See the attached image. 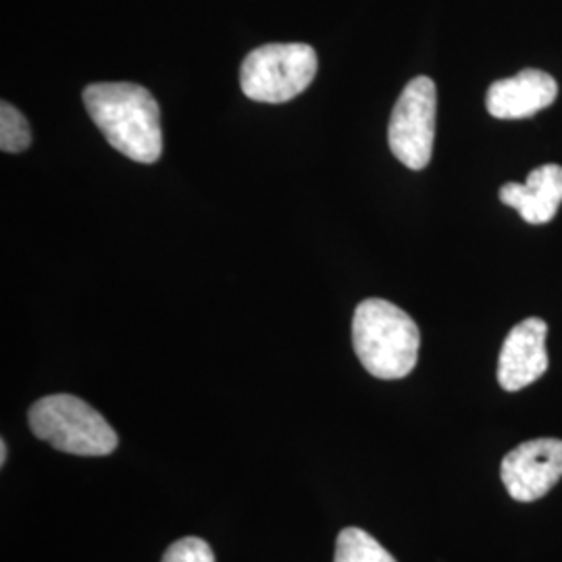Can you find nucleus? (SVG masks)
I'll use <instances>...</instances> for the list:
<instances>
[{"label":"nucleus","instance_id":"1","mask_svg":"<svg viewBox=\"0 0 562 562\" xmlns=\"http://www.w3.org/2000/svg\"><path fill=\"white\" fill-rule=\"evenodd\" d=\"M83 104L106 142L136 162H157L162 155L161 109L155 97L136 83H92Z\"/></svg>","mask_w":562,"mask_h":562},{"label":"nucleus","instance_id":"2","mask_svg":"<svg viewBox=\"0 0 562 562\" xmlns=\"http://www.w3.org/2000/svg\"><path fill=\"white\" fill-rule=\"evenodd\" d=\"M352 344L362 367L373 378L402 380L417 364L422 334L417 323L396 304L369 299L355 311Z\"/></svg>","mask_w":562,"mask_h":562},{"label":"nucleus","instance_id":"3","mask_svg":"<svg viewBox=\"0 0 562 562\" xmlns=\"http://www.w3.org/2000/svg\"><path fill=\"white\" fill-rule=\"evenodd\" d=\"M36 438L76 457H106L117 448V434L97 408L71 394L44 396L30 408Z\"/></svg>","mask_w":562,"mask_h":562},{"label":"nucleus","instance_id":"4","mask_svg":"<svg viewBox=\"0 0 562 562\" xmlns=\"http://www.w3.org/2000/svg\"><path fill=\"white\" fill-rule=\"evenodd\" d=\"M317 67V53L308 44H265L241 63V92L267 104L292 101L313 83Z\"/></svg>","mask_w":562,"mask_h":562},{"label":"nucleus","instance_id":"5","mask_svg":"<svg viewBox=\"0 0 562 562\" xmlns=\"http://www.w3.org/2000/svg\"><path fill=\"white\" fill-rule=\"evenodd\" d=\"M436 111L438 90L434 80L427 76L408 81L392 111L387 127L390 150L404 167L413 171H422L431 161L436 140Z\"/></svg>","mask_w":562,"mask_h":562},{"label":"nucleus","instance_id":"6","mask_svg":"<svg viewBox=\"0 0 562 562\" xmlns=\"http://www.w3.org/2000/svg\"><path fill=\"white\" fill-rule=\"evenodd\" d=\"M510 498L533 503L543 498L562 477V440L542 438L521 443L504 457L501 467Z\"/></svg>","mask_w":562,"mask_h":562},{"label":"nucleus","instance_id":"7","mask_svg":"<svg viewBox=\"0 0 562 562\" xmlns=\"http://www.w3.org/2000/svg\"><path fill=\"white\" fill-rule=\"evenodd\" d=\"M546 336L548 325L538 317H529L510 329L498 361V382L503 390L519 392L548 371Z\"/></svg>","mask_w":562,"mask_h":562},{"label":"nucleus","instance_id":"8","mask_svg":"<svg viewBox=\"0 0 562 562\" xmlns=\"http://www.w3.org/2000/svg\"><path fill=\"white\" fill-rule=\"evenodd\" d=\"M559 97L557 80L540 69H522L517 76L494 81L485 106L496 120H525L548 109Z\"/></svg>","mask_w":562,"mask_h":562},{"label":"nucleus","instance_id":"9","mask_svg":"<svg viewBox=\"0 0 562 562\" xmlns=\"http://www.w3.org/2000/svg\"><path fill=\"white\" fill-rule=\"evenodd\" d=\"M501 201L515 209L522 222L531 225L550 223L562 202V167L548 162L533 169L525 183L508 181L501 188Z\"/></svg>","mask_w":562,"mask_h":562},{"label":"nucleus","instance_id":"10","mask_svg":"<svg viewBox=\"0 0 562 562\" xmlns=\"http://www.w3.org/2000/svg\"><path fill=\"white\" fill-rule=\"evenodd\" d=\"M334 562H396V559L364 529L346 527L338 536Z\"/></svg>","mask_w":562,"mask_h":562},{"label":"nucleus","instance_id":"11","mask_svg":"<svg viewBox=\"0 0 562 562\" xmlns=\"http://www.w3.org/2000/svg\"><path fill=\"white\" fill-rule=\"evenodd\" d=\"M32 144V132L20 111L2 101L0 104V148L2 153H23Z\"/></svg>","mask_w":562,"mask_h":562},{"label":"nucleus","instance_id":"12","mask_svg":"<svg viewBox=\"0 0 562 562\" xmlns=\"http://www.w3.org/2000/svg\"><path fill=\"white\" fill-rule=\"evenodd\" d=\"M162 562H215V554L201 538H183L167 548Z\"/></svg>","mask_w":562,"mask_h":562},{"label":"nucleus","instance_id":"13","mask_svg":"<svg viewBox=\"0 0 562 562\" xmlns=\"http://www.w3.org/2000/svg\"><path fill=\"white\" fill-rule=\"evenodd\" d=\"M7 462V442L2 440L0 442V464H4Z\"/></svg>","mask_w":562,"mask_h":562}]
</instances>
